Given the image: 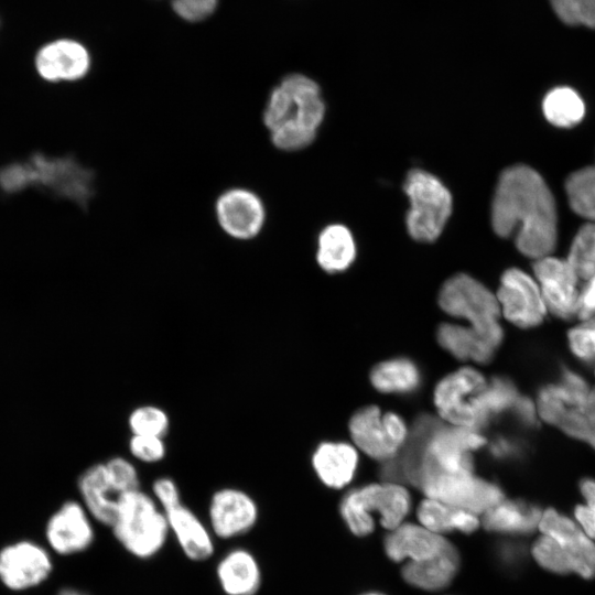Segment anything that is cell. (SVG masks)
Wrapping results in <instances>:
<instances>
[{
	"label": "cell",
	"instance_id": "15",
	"mask_svg": "<svg viewBox=\"0 0 595 595\" xmlns=\"http://www.w3.org/2000/svg\"><path fill=\"white\" fill-rule=\"evenodd\" d=\"M536 281L540 288L547 310L562 320L578 313V278L564 259L547 256L533 264Z\"/></svg>",
	"mask_w": 595,
	"mask_h": 595
},
{
	"label": "cell",
	"instance_id": "25",
	"mask_svg": "<svg viewBox=\"0 0 595 595\" xmlns=\"http://www.w3.org/2000/svg\"><path fill=\"white\" fill-rule=\"evenodd\" d=\"M459 553L451 543L434 558L408 561L401 571L403 580L413 587L435 592L445 588L459 569Z\"/></svg>",
	"mask_w": 595,
	"mask_h": 595
},
{
	"label": "cell",
	"instance_id": "31",
	"mask_svg": "<svg viewBox=\"0 0 595 595\" xmlns=\"http://www.w3.org/2000/svg\"><path fill=\"white\" fill-rule=\"evenodd\" d=\"M543 113L549 122L561 128L573 127L585 113L584 101L570 87H556L550 90L542 102Z\"/></svg>",
	"mask_w": 595,
	"mask_h": 595
},
{
	"label": "cell",
	"instance_id": "18",
	"mask_svg": "<svg viewBox=\"0 0 595 595\" xmlns=\"http://www.w3.org/2000/svg\"><path fill=\"white\" fill-rule=\"evenodd\" d=\"M93 518L82 502L66 501L48 519L46 540L54 552L69 555L87 550L95 539Z\"/></svg>",
	"mask_w": 595,
	"mask_h": 595
},
{
	"label": "cell",
	"instance_id": "34",
	"mask_svg": "<svg viewBox=\"0 0 595 595\" xmlns=\"http://www.w3.org/2000/svg\"><path fill=\"white\" fill-rule=\"evenodd\" d=\"M127 423L133 435L165 437L171 428L169 413L155 404H140L133 408L128 415Z\"/></svg>",
	"mask_w": 595,
	"mask_h": 595
},
{
	"label": "cell",
	"instance_id": "26",
	"mask_svg": "<svg viewBox=\"0 0 595 595\" xmlns=\"http://www.w3.org/2000/svg\"><path fill=\"white\" fill-rule=\"evenodd\" d=\"M542 511L520 499H504L484 513L483 524L491 532L528 534L538 528Z\"/></svg>",
	"mask_w": 595,
	"mask_h": 595
},
{
	"label": "cell",
	"instance_id": "21",
	"mask_svg": "<svg viewBox=\"0 0 595 595\" xmlns=\"http://www.w3.org/2000/svg\"><path fill=\"white\" fill-rule=\"evenodd\" d=\"M35 67L39 75L47 82L78 80L88 73L90 56L79 42L60 39L37 51Z\"/></svg>",
	"mask_w": 595,
	"mask_h": 595
},
{
	"label": "cell",
	"instance_id": "3",
	"mask_svg": "<svg viewBox=\"0 0 595 595\" xmlns=\"http://www.w3.org/2000/svg\"><path fill=\"white\" fill-rule=\"evenodd\" d=\"M538 415L565 434L595 448V388L570 369H562L558 382L538 392Z\"/></svg>",
	"mask_w": 595,
	"mask_h": 595
},
{
	"label": "cell",
	"instance_id": "40",
	"mask_svg": "<svg viewBox=\"0 0 595 595\" xmlns=\"http://www.w3.org/2000/svg\"><path fill=\"white\" fill-rule=\"evenodd\" d=\"M580 490L585 504L575 507L574 517L582 530L592 540H595V479L584 478L581 480Z\"/></svg>",
	"mask_w": 595,
	"mask_h": 595
},
{
	"label": "cell",
	"instance_id": "36",
	"mask_svg": "<svg viewBox=\"0 0 595 595\" xmlns=\"http://www.w3.org/2000/svg\"><path fill=\"white\" fill-rule=\"evenodd\" d=\"M550 2L563 23L595 29V0H550Z\"/></svg>",
	"mask_w": 595,
	"mask_h": 595
},
{
	"label": "cell",
	"instance_id": "33",
	"mask_svg": "<svg viewBox=\"0 0 595 595\" xmlns=\"http://www.w3.org/2000/svg\"><path fill=\"white\" fill-rule=\"evenodd\" d=\"M566 261L578 279L587 281L595 274V223H588L580 228L572 241Z\"/></svg>",
	"mask_w": 595,
	"mask_h": 595
},
{
	"label": "cell",
	"instance_id": "44",
	"mask_svg": "<svg viewBox=\"0 0 595 595\" xmlns=\"http://www.w3.org/2000/svg\"><path fill=\"white\" fill-rule=\"evenodd\" d=\"M491 453L498 458H512L521 453V446L512 439L499 436L490 444Z\"/></svg>",
	"mask_w": 595,
	"mask_h": 595
},
{
	"label": "cell",
	"instance_id": "17",
	"mask_svg": "<svg viewBox=\"0 0 595 595\" xmlns=\"http://www.w3.org/2000/svg\"><path fill=\"white\" fill-rule=\"evenodd\" d=\"M52 571L47 551L31 541H20L0 551V580L10 589L23 591L44 582Z\"/></svg>",
	"mask_w": 595,
	"mask_h": 595
},
{
	"label": "cell",
	"instance_id": "4",
	"mask_svg": "<svg viewBox=\"0 0 595 595\" xmlns=\"http://www.w3.org/2000/svg\"><path fill=\"white\" fill-rule=\"evenodd\" d=\"M109 528L121 548L141 561L156 558L170 539L164 511L142 488L120 497Z\"/></svg>",
	"mask_w": 595,
	"mask_h": 595
},
{
	"label": "cell",
	"instance_id": "30",
	"mask_svg": "<svg viewBox=\"0 0 595 595\" xmlns=\"http://www.w3.org/2000/svg\"><path fill=\"white\" fill-rule=\"evenodd\" d=\"M356 247L350 231L343 225L326 226L318 235L316 261L327 273L345 271L353 263Z\"/></svg>",
	"mask_w": 595,
	"mask_h": 595
},
{
	"label": "cell",
	"instance_id": "24",
	"mask_svg": "<svg viewBox=\"0 0 595 595\" xmlns=\"http://www.w3.org/2000/svg\"><path fill=\"white\" fill-rule=\"evenodd\" d=\"M311 466L327 488L342 489L354 478L358 466L356 448L343 441L320 442L311 454Z\"/></svg>",
	"mask_w": 595,
	"mask_h": 595
},
{
	"label": "cell",
	"instance_id": "5",
	"mask_svg": "<svg viewBox=\"0 0 595 595\" xmlns=\"http://www.w3.org/2000/svg\"><path fill=\"white\" fill-rule=\"evenodd\" d=\"M411 509L409 491L400 483H372L347 491L340 504V516L351 533L358 537L370 534L375 517L388 530L403 523Z\"/></svg>",
	"mask_w": 595,
	"mask_h": 595
},
{
	"label": "cell",
	"instance_id": "11",
	"mask_svg": "<svg viewBox=\"0 0 595 595\" xmlns=\"http://www.w3.org/2000/svg\"><path fill=\"white\" fill-rule=\"evenodd\" d=\"M486 444L477 429L439 424L425 442L413 485L423 470L474 472L473 454Z\"/></svg>",
	"mask_w": 595,
	"mask_h": 595
},
{
	"label": "cell",
	"instance_id": "9",
	"mask_svg": "<svg viewBox=\"0 0 595 595\" xmlns=\"http://www.w3.org/2000/svg\"><path fill=\"white\" fill-rule=\"evenodd\" d=\"M415 486L426 498L440 500L475 515L485 513L505 499L504 491L494 482L474 475V472L423 470Z\"/></svg>",
	"mask_w": 595,
	"mask_h": 595
},
{
	"label": "cell",
	"instance_id": "47",
	"mask_svg": "<svg viewBox=\"0 0 595 595\" xmlns=\"http://www.w3.org/2000/svg\"><path fill=\"white\" fill-rule=\"evenodd\" d=\"M361 595H385V594L379 593V592H367V593H364Z\"/></svg>",
	"mask_w": 595,
	"mask_h": 595
},
{
	"label": "cell",
	"instance_id": "45",
	"mask_svg": "<svg viewBox=\"0 0 595 595\" xmlns=\"http://www.w3.org/2000/svg\"><path fill=\"white\" fill-rule=\"evenodd\" d=\"M497 551L498 558L504 565L513 566L521 558V550L510 544H501Z\"/></svg>",
	"mask_w": 595,
	"mask_h": 595
},
{
	"label": "cell",
	"instance_id": "19",
	"mask_svg": "<svg viewBox=\"0 0 595 595\" xmlns=\"http://www.w3.org/2000/svg\"><path fill=\"white\" fill-rule=\"evenodd\" d=\"M170 538L174 539L183 555L192 562H205L214 556L216 538L206 520L186 504L164 511Z\"/></svg>",
	"mask_w": 595,
	"mask_h": 595
},
{
	"label": "cell",
	"instance_id": "8",
	"mask_svg": "<svg viewBox=\"0 0 595 595\" xmlns=\"http://www.w3.org/2000/svg\"><path fill=\"white\" fill-rule=\"evenodd\" d=\"M403 190L410 199L407 213V228L419 241H433L442 232L452 212V196L443 183L434 175L411 170Z\"/></svg>",
	"mask_w": 595,
	"mask_h": 595
},
{
	"label": "cell",
	"instance_id": "23",
	"mask_svg": "<svg viewBox=\"0 0 595 595\" xmlns=\"http://www.w3.org/2000/svg\"><path fill=\"white\" fill-rule=\"evenodd\" d=\"M450 544L442 534L414 523H401L383 540L385 552L394 562L428 560L440 554Z\"/></svg>",
	"mask_w": 595,
	"mask_h": 595
},
{
	"label": "cell",
	"instance_id": "1",
	"mask_svg": "<svg viewBox=\"0 0 595 595\" xmlns=\"http://www.w3.org/2000/svg\"><path fill=\"white\" fill-rule=\"evenodd\" d=\"M491 225L500 237L516 234L518 250L529 258L537 260L552 253L558 236L556 207L537 171L527 165L502 171L493 199Z\"/></svg>",
	"mask_w": 595,
	"mask_h": 595
},
{
	"label": "cell",
	"instance_id": "32",
	"mask_svg": "<svg viewBox=\"0 0 595 595\" xmlns=\"http://www.w3.org/2000/svg\"><path fill=\"white\" fill-rule=\"evenodd\" d=\"M571 208L580 216L595 221V166L573 172L565 182Z\"/></svg>",
	"mask_w": 595,
	"mask_h": 595
},
{
	"label": "cell",
	"instance_id": "42",
	"mask_svg": "<svg viewBox=\"0 0 595 595\" xmlns=\"http://www.w3.org/2000/svg\"><path fill=\"white\" fill-rule=\"evenodd\" d=\"M217 0H173L174 11L188 21H199L210 15Z\"/></svg>",
	"mask_w": 595,
	"mask_h": 595
},
{
	"label": "cell",
	"instance_id": "22",
	"mask_svg": "<svg viewBox=\"0 0 595 595\" xmlns=\"http://www.w3.org/2000/svg\"><path fill=\"white\" fill-rule=\"evenodd\" d=\"M78 491L82 504L91 518L110 527L123 493L112 478L105 462L95 463L80 474Z\"/></svg>",
	"mask_w": 595,
	"mask_h": 595
},
{
	"label": "cell",
	"instance_id": "35",
	"mask_svg": "<svg viewBox=\"0 0 595 595\" xmlns=\"http://www.w3.org/2000/svg\"><path fill=\"white\" fill-rule=\"evenodd\" d=\"M521 394L515 383L505 377H495L488 381L484 397V410L487 421L501 414L511 413Z\"/></svg>",
	"mask_w": 595,
	"mask_h": 595
},
{
	"label": "cell",
	"instance_id": "38",
	"mask_svg": "<svg viewBox=\"0 0 595 595\" xmlns=\"http://www.w3.org/2000/svg\"><path fill=\"white\" fill-rule=\"evenodd\" d=\"M571 351L584 363L595 361V315L567 333Z\"/></svg>",
	"mask_w": 595,
	"mask_h": 595
},
{
	"label": "cell",
	"instance_id": "29",
	"mask_svg": "<svg viewBox=\"0 0 595 595\" xmlns=\"http://www.w3.org/2000/svg\"><path fill=\"white\" fill-rule=\"evenodd\" d=\"M422 375L418 365L407 357L387 359L370 371V382L379 392L408 394L421 386Z\"/></svg>",
	"mask_w": 595,
	"mask_h": 595
},
{
	"label": "cell",
	"instance_id": "16",
	"mask_svg": "<svg viewBox=\"0 0 595 595\" xmlns=\"http://www.w3.org/2000/svg\"><path fill=\"white\" fill-rule=\"evenodd\" d=\"M538 528L552 539L575 574L584 578L595 577V543L576 522L549 508L541 513Z\"/></svg>",
	"mask_w": 595,
	"mask_h": 595
},
{
	"label": "cell",
	"instance_id": "12",
	"mask_svg": "<svg viewBox=\"0 0 595 595\" xmlns=\"http://www.w3.org/2000/svg\"><path fill=\"white\" fill-rule=\"evenodd\" d=\"M206 522L216 540L230 541L250 533L260 519V507L247 490L225 486L214 490L207 502Z\"/></svg>",
	"mask_w": 595,
	"mask_h": 595
},
{
	"label": "cell",
	"instance_id": "20",
	"mask_svg": "<svg viewBox=\"0 0 595 595\" xmlns=\"http://www.w3.org/2000/svg\"><path fill=\"white\" fill-rule=\"evenodd\" d=\"M215 577L224 595H257L263 573L257 555L250 549L237 545L218 559Z\"/></svg>",
	"mask_w": 595,
	"mask_h": 595
},
{
	"label": "cell",
	"instance_id": "41",
	"mask_svg": "<svg viewBox=\"0 0 595 595\" xmlns=\"http://www.w3.org/2000/svg\"><path fill=\"white\" fill-rule=\"evenodd\" d=\"M149 493L163 511L183 502L181 489L175 479L170 476L156 477Z\"/></svg>",
	"mask_w": 595,
	"mask_h": 595
},
{
	"label": "cell",
	"instance_id": "39",
	"mask_svg": "<svg viewBox=\"0 0 595 595\" xmlns=\"http://www.w3.org/2000/svg\"><path fill=\"white\" fill-rule=\"evenodd\" d=\"M105 464L123 494L141 488L140 474L133 461L113 456L105 461Z\"/></svg>",
	"mask_w": 595,
	"mask_h": 595
},
{
	"label": "cell",
	"instance_id": "7",
	"mask_svg": "<svg viewBox=\"0 0 595 595\" xmlns=\"http://www.w3.org/2000/svg\"><path fill=\"white\" fill-rule=\"evenodd\" d=\"M488 380L477 369L459 368L441 379L433 393L440 416L451 425L479 430L488 423L484 397Z\"/></svg>",
	"mask_w": 595,
	"mask_h": 595
},
{
	"label": "cell",
	"instance_id": "6",
	"mask_svg": "<svg viewBox=\"0 0 595 595\" xmlns=\"http://www.w3.org/2000/svg\"><path fill=\"white\" fill-rule=\"evenodd\" d=\"M439 304L448 315L465 320L487 343L498 349L504 331L496 295L474 278L459 273L450 278L439 294Z\"/></svg>",
	"mask_w": 595,
	"mask_h": 595
},
{
	"label": "cell",
	"instance_id": "46",
	"mask_svg": "<svg viewBox=\"0 0 595 595\" xmlns=\"http://www.w3.org/2000/svg\"><path fill=\"white\" fill-rule=\"evenodd\" d=\"M58 595H87L83 592L76 591V589H63Z\"/></svg>",
	"mask_w": 595,
	"mask_h": 595
},
{
	"label": "cell",
	"instance_id": "43",
	"mask_svg": "<svg viewBox=\"0 0 595 595\" xmlns=\"http://www.w3.org/2000/svg\"><path fill=\"white\" fill-rule=\"evenodd\" d=\"M593 315H595V274L586 281V285L580 292L577 313V316L583 320Z\"/></svg>",
	"mask_w": 595,
	"mask_h": 595
},
{
	"label": "cell",
	"instance_id": "13",
	"mask_svg": "<svg viewBox=\"0 0 595 595\" xmlns=\"http://www.w3.org/2000/svg\"><path fill=\"white\" fill-rule=\"evenodd\" d=\"M214 212L220 229L240 241L255 239L267 220L262 198L246 187H230L221 192L215 201Z\"/></svg>",
	"mask_w": 595,
	"mask_h": 595
},
{
	"label": "cell",
	"instance_id": "27",
	"mask_svg": "<svg viewBox=\"0 0 595 595\" xmlns=\"http://www.w3.org/2000/svg\"><path fill=\"white\" fill-rule=\"evenodd\" d=\"M436 338L442 348L459 360L487 364L497 350L467 325L443 323Z\"/></svg>",
	"mask_w": 595,
	"mask_h": 595
},
{
	"label": "cell",
	"instance_id": "14",
	"mask_svg": "<svg viewBox=\"0 0 595 595\" xmlns=\"http://www.w3.org/2000/svg\"><path fill=\"white\" fill-rule=\"evenodd\" d=\"M496 298L502 315L521 328L538 326L547 313L537 281L517 268L504 272Z\"/></svg>",
	"mask_w": 595,
	"mask_h": 595
},
{
	"label": "cell",
	"instance_id": "2",
	"mask_svg": "<svg viewBox=\"0 0 595 595\" xmlns=\"http://www.w3.org/2000/svg\"><path fill=\"white\" fill-rule=\"evenodd\" d=\"M324 115L318 85L305 75L290 74L270 91L262 121L278 150L294 152L314 141Z\"/></svg>",
	"mask_w": 595,
	"mask_h": 595
},
{
	"label": "cell",
	"instance_id": "10",
	"mask_svg": "<svg viewBox=\"0 0 595 595\" xmlns=\"http://www.w3.org/2000/svg\"><path fill=\"white\" fill-rule=\"evenodd\" d=\"M348 430L355 445L369 457L389 462L405 446L409 429L396 412L367 405L356 411Z\"/></svg>",
	"mask_w": 595,
	"mask_h": 595
},
{
	"label": "cell",
	"instance_id": "37",
	"mask_svg": "<svg viewBox=\"0 0 595 595\" xmlns=\"http://www.w3.org/2000/svg\"><path fill=\"white\" fill-rule=\"evenodd\" d=\"M165 437L150 435H130L128 451L130 456L142 464H158L167 452Z\"/></svg>",
	"mask_w": 595,
	"mask_h": 595
},
{
	"label": "cell",
	"instance_id": "28",
	"mask_svg": "<svg viewBox=\"0 0 595 595\" xmlns=\"http://www.w3.org/2000/svg\"><path fill=\"white\" fill-rule=\"evenodd\" d=\"M416 517L421 526L439 534L452 531L472 533L479 526L477 515L431 498L420 502Z\"/></svg>",
	"mask_w": 595,
	"mask_h": 595
}]
</instances>
